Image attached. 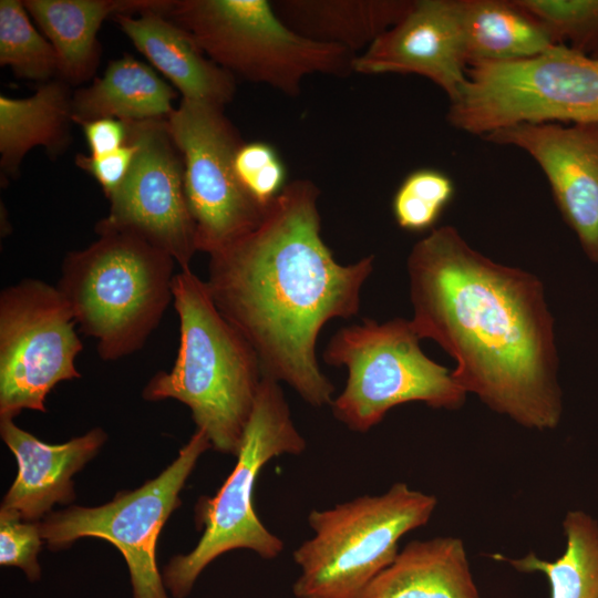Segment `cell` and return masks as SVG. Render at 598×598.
<instances>
[{"label": "cell", "instance_id": "obj_22", "mask_svg": "<svg viewBox=\"0 0 598 598\" xmlns=\"http://www.w3.org/2000/svg\"><path fill=\"white\" fill-rule=\"evenodd\" d=\"M70 85L60 79L41 83L29 97L0 95V167L14 177L27 153L43 146L58 156L70 141L72 118Z\"/></svg>", "mask_w": 598, "mask_h": 598}, {"label": "cell", "instance_id": "obj_9", "mask_svg": "<svg viewBox=\"0 0 598 598\" xmlns=\"http://www.w3.org/2000/svg\"><path fill=\"white\" fill-rule=\"evenodd\" d=\"M447 121L482 135L522 123L598 122V59L555 45L524 59L467 66Z\"/></svg>", "mask_w": 598, "mask_h": 598}, {"label": "cell", "instance_id": "obj_7", "mask_svg": "<svg viewBox=\"0 0 598 598\" xmlns=\"http://www.w3.org/2000/svg\"><path fill=\"white\" fill-rule=\"evenodd\" d=\"M217 65L249 82L298 96L312 74L346 78L355 54L306 38L283 23L272 1L173 0L165 16Z\"/></svg>", "mask_w": 598, "mask_h": 598}, {"label": "cell", "instance_id": "obj_3", "mask_svg": "<svg viewBox=\"0 0 598 598\" xmlns=\"http://www.w3.org/2000/svg\"><path fill=\"white\" fill-rule=\"evenodd\" d=\"M172 291L179 319L177 357L171 371L148 381L143 398L186 404L212 447L236 456L262 379L259 358L190 269L175 274Z\"/></svg>", "mask_w": 598, "mask_h": 598}, {"label": "cell", "instance_id": "obj_8", "mask_svg": "<svg viewBox=\"0 0 598 598\" xmlns=\"http://www.w3.org/2000/svg\"><path fill=\"white\" fill-rule=\"evenodd\" d=\"M411 321L363 319L339 329L322 352L329 365L346 367L347 383L330 408L349 430L364 433L393 408L423 402L434 409H460L466 392L452 371L430 359Z\"/></svg>", "mask_w": 598, "mask_h": 598}, {"label": "cell", "instance_id": "obj_6", "mask_svg": "<svg viewBox=\"0 0 598 598\" xmlns=\"http://www.w3.org/2000/svg\"><path fill=\"white\" fill-rule=\"evenodd\" d=\"M434 495L394 483L380 495H363L327 509H313V535L292 554L300 575L297 598H359L399 554V542L426 525Z\"/></svg>", "mask_w": 598, "mask_h": 598}, {"label": "cell", "instance_id": "obj_10", "mask_svg": "<svg viewBox=\"0 0 598 598\" xmlns=\"http://www.w3.org/2000/svg\"><path fill=\"white\" fill-rule=\"evenodd\" d=\"M209 447L207 435L196 430L174 462L138 488L120 492L101 506L74 505L48 514L40 522L43 540L58 550L82 537L104 539L126 561L133 598H171L156 561L157 538L182 503L179 493L187 477Z\"/></svg>", "mask_w": 598, "mask_h": 598}, {"label": "cell", "instance_id": "obj_5", "mask_svg": "<svg viewBox=\"0 0 598 598\" xmlns=\"http://www.w3.org/2000/svg\"><path fill=\"white\" fill-rule=\"evenodd\" d=\"M306 446L279 382L262 375L235 467L214 497L203 496L196 505V522L204 527L198 544L188 554L174 556L162 574L174 598L187 597L203 570L227 551L249 549L274 559L283 550V542L256 514L255 484L269 461L299 455Z\"/></svg>", "mask_w": 598, "mask_h": 598}, {"label": "cell", "instance_id": "obj_25", "mask_svg": "<svg viewBox=\"0 0 598 598\" xmlns=\"http://www.w3.org/2000/svg\"><path fill=\"white\" fill-rule=\"evenodd\" d=\"M30 18L23 1H0V65L18 78L44 83L58 76V55Z\"/></svg>", "mask_w": 598, "mask_h": 598}, {"label": "cell", "instance_id": "obj_32", "mask_svg": "<svg viewBox=\"0 0 598 598\" xmlns=\"http://www.w3.org/2000/svg\"><path fill=\"white\" fill-rule=\"evenodd\" d=\"M591 56L598 59V49L591 54Z\"/></svg>", "mask_w": 598, "mask_h": 598}, {"label": "cell", "instance_id": "obj_31", "mask_svg": "<svg viewBox=\"0 0 598 598\" xmlns=\"http://www.w3.org/2000/svg\"><path fill=\"white\" fill-rule=\"evenodd\" d=\"M81 126L89 145V155L93 157L115 152L128 141L127 122L118 118H97Z\"/></svg>", "mask_w": 598, "mask_h": 598}, {"label": "cell", "instance_id": "obj_12", "mask_svg": "<svg viewBox=\"0 0 598 598\" xmlns=\"http://www.w3.org/2000/svg\"><path fill=\"white\" fill-rule=\"evenodd\" d=\"M167 126L183 159L196 248L210 256L256 229L268 207L237 178L234 157L244 141L224 107L182 99Z\"/></svg>", "mask_w": 598, "mask_h": 598}, {"label": "cell", "instance_id": "obj_2", "mask_svg": "<svg viewBox=\"0 0 598 598\" xmlns=\"http://www.w3.org/2000/svg\"><path fill=\"white\" fill-rule=\"evenodd\" d=\"M320 189L288 182L259 226L209 256L206 280L220 315L256 351L262 375L309 405H331L334 385L317 359L322 328L357 316L374 256L342 265L321 236Z\"/></svg>", "mask_w": 598, "mask_h": 598}, {"label": "cell", "instance_id": "obj_21", "mask_svg": "<svg viewBox=\"0 0 598 598\" xmlns=\"http://www.w3.org/2000/svg\"><path fill=\"white\" fill-rule=\"evenodd\" d=\"M175 91L156 72L135 59L124 55L109 63L103 75L72 95L73 122L118 118L125 122L167 120Z\"/></svg>", "mask_w": 598, "mask_h": 598}, {"label": "cell", "instance_id": "obj_24", "mask_svg": "<svg viewBox=\"0 0 598 598\" xmlns=\"http://www.w3.org/2000/svg\"><path fill=\"white\" fill-rule=\"evenodd\" d=\"M563 528L566 548L554 561L543 560L533 551L520 558L502 554L491 557L520 573H543L550 586V598H598V523L584 512L571 511Z\"/></svg>", "mask_w": 598, "mask_h": 598}, {"label": "cell", "instance_id": "obj_19", "mask_svg": "<svg viewBox=\"0 0 598 598\" xmlns=\"http://www.w3.org/2000/svg\"><path fill=\"white\" fill-rule=\"evenodd\" d=\"M359 598H480L457 537L410 542Z\"/></svg>", "mask_w": 598, "mask_h": 598}, {"label": "cell", "instance_id": "obj_15", "mask_svg": "<svg viewBox=\"0 0 598 598\" xmlns=\"http://www.w3.org/2000/svg\"><path fill=\"white\" fill-rule=\"evenodd\" d=\"M460 0H413L404 17L353 61L354 73L416 74L453 101L466 80Z\"/></svg>", "mask_w": 598, "mask_h": 598}, {"label": "cell", "instance_id": "obj_4", "mask_svg": "<svg viewBox=\"0 0 598 598\" xmlns=\"http://www.w3.org/2000/svg\"><path fill=\"white\" fill-rule=\"evenodd\" d=\"M97 239L69 252L58 289L75 323L96 340L102 360L140 350L173 300L175 260L127 231H97Z\"/></svg>", "mask_w": 598, "mask_h": 598}, {"label": "cell", "instance_id": "obj_18", "mask_svg": "<svg viewBox=\"0 0 598 598\" xmlns=\"http://www.w3.org/2000/svg\"><path fill=\"white\" fill-rule=\"evenodd\" d=\"M173 0H23L30 17L53 45L58 79L69 85L90 80L96 72L101 49L97 32L115 14H166Z\"/></svg>", "mask_w": 598, "mask_h": 598}, {"label": "cell", "instance_id": "obj_30", "mask_svg": "<svg viewBox=\"0 0 598 598\" xmlns=\"http://www.w3.org/2000/svg\"><path fill=\"white\" fill-rule=\"evenodd\" d=\"M137 152L135 142L127 143L115 152L93 157L79 154L75 163L101 185L106 197L111 196L124 182Z\"/></svg>", "mask_w": 598, "mask_h": 598}, {"label": "cell", "instance_id": "obj_1", "mask_svg": "<svg viewBox=\"0 0 598 598\" xmlns=\"http://www.w3.org/2000/svg\"><path fill=\"white\" fill-rule=\"evenodd\" d=\"M406 269L411 326L456 361L457 384L525 427H556L558 355L542 281L491 260L451 225L416 241Z\"/></svg>", "mask_w": 598, "mask_h": 598}, {"label": "cell", "instance_id": "obj_17", "mask_svg": "<svg viewBox=\"0 0 598 598\" xmlns=\"http://www.w3.org/2000/svg\"><path fill=\"white\" fill-rule=\"evenodd\" d=\"M112 20L135 48L181 92L182 99L225 107L236 78L212 61L184 28L155 11L115 14Z\"/></svg>", "mask_w": 598, "mask_h": 598}, {"label": "cell", "instance_id": "obj_16", "mask_svg": "<svg viewBox=\"0 0 598 598\" xmlns=\"http://www.w3.org/2000/svg\"><path fill=\"white\" fill-rule=\"evenodd\" d=\"M0 434L18 463L17 477L1 507L32 522L44 518L58 503L73 502V475L96 455L107 437L95 427L65 443L47 444L16 425L13 419H0Z\"/></svg>", "mask_w": 598, "mask_h": 598}, {"label": "cell", "instance_id": "obj_23", "mask_svg": "<svg viewBox=\"0 0 598 598\" xmlns=\"http://www.w3.org/2000/svg\"><path fill=\"white\" fill-rule=\"evenodd\" d=\"M460 16L467 66L524 59L557 45L517 0H460Z\"/></svg>", "mask_w": 598, "mask_h": 598}, {"label": "cell", "instance_id": "obj_27", "mask_svg": "<svg viewBox=\"0 0 598 598\" xmlns=\"http://www.w3.org/2000/svg\"><path fill=\"white\" fill-rule=\"evenodd\" d=\"M548 30L557 45L584 54L598 49V0H517Z\"/></svg>", "mask_w": 598, "mask_h": 598}, {"label": "cell", "instance_id": "obj_28", "mask_svg": "<svg viewBox=\"0 0 598 598\" xmlns=\"http://www.w3.org/2000/svg\"><path fill=\"white\" fill-rule=\"evenodd\" d=\"M234 167L240 185L264 207L288 184L283 162L275 147L265 142H244L235 154Z\"/></svg>", "mask_w": 598, "mask_h": 598}, {"label": "cell", "instance_id": "obj_20", "mask_svg": "<svg viewBox=\"0 0 598 598\" xmlns=\"http://www.w3.org/2000/svg\"><path fill=\"white\" fill-rule=\"evenodd\" d=\"M413 0H277L272 7L295 32L358 55L399 22Z\"/></svg>", "mask_w": 598, "mask_h": 598}, {"label": "cell", "instance_id": "obj_29", "mask_svg": "<svg viewBox=\"0 0 598 598\" xmlns=\"http://www.w3.org/2000/svg\"><path fill=\"white\" fill-rule=\"evenodd\" d=\"M42 535L40 522L27 520L12 509L0 508V565L21 569L30 581L41 578L38 554Z\"/></svg>", "mask_w": 598, "mask_h": 598}, {"label": "cell", "instance_id": "obj_11", "mask_svg": "<svg viewBox=\"0 0 598 598\" xmlns=\"http://www.w3.org/2000/svg\"><path fill=\"white\" fill-rule=\"evenodd\" d=\"M71 307L58 287L24 279L0 295V419L22 410L45 412L60 382L81 377L82 341Z\"/></svg>", "mask_w": 598, "mask_h": 598}, {"label": "cell", "instance_id": "obj_14", "mask_svg": "<svg viewBox=\"0 0 598 598\" xmlns=\"http://www.w3.org/2000/svg\"><path fill=\"white\" fill-rule=\"evenodd\" d=\"M484 138L519 147L538 163L563 218L598 262V122L522 123Z\"/></svg>", "mask_w": 598, "mask_h": 598}, {"label": "cell", "instance_id": "obj_13", "mask_svg": "<svg viewBox=\"0 0 598 598\" xmlns=\"http://www.w3.org/2000/svg\"><path fill=\"white\" fill-rule=\"evenodd\" d=\"M137 152L122 185L107 197L109 214L95 231L135 234L190 269L197 251L195 224L188 207L181 153L167 120L127 122Z\"/></svg>", "mask_w": 598, "mask_h": 598}, {"label": "cell", "instance_id": "obj_26", "mask_svg": "<svg viewBox=\"0 0 598 598\" xmlns=\"http://www.w3.org/2000/svg\"><path fill=\"white\" fill-rule=\"evenodd\" d=\"M453 195L454 184L445 173L416 169L403 179L393 196L394 219L409 231L433 229Z\"/></svg>", "mask_w": 598, "mask_h": 598}]
</instances>
